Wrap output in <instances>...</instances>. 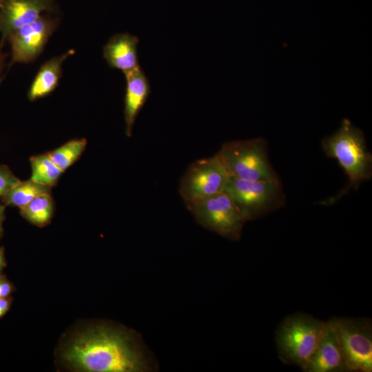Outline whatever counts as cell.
<instances>
[{
  "instance_id": "23",
  "label": "cell",
  "mask_w": 372,
  "mask_h": 372,
  "mask_svg": "<svg viewBox=\"0 0 372 372\" xmlns=\"http://www.w3.org/2000/svg\"><path fill=\"white\" fill-rule=\"evenodd\" d=\"M6 265L4 249L0 247V276L2 274L3 269Z\"/></svg>"
},
{
  "instance_id": "2",
  "label": "cell",
  "mask_w": 372,
  "mask_h": 372,
  "mask_svg": "<svg viewBox=\"0 0 372 372\" xmlns=\"http://www.w3.org/2000/svg\"><path fill=\"white\" fill-rule=\"evenodd\" d=\"M322 149L329 158H335L346 172L349 183L337 197L326 203H332L350 189H357L372 176V155L368 151L363 132L349 119L342 121L340 127L322 141Z\"/></svg>"
},
{
  "instance_id": "22",
  "label": "cell",
  "mask_w": 372,
  "mask_h": 372,
  "mask_svg": "<svg viewBox=\"0 0 372 372\" xmlns=\"http://www.w3.org/2000/svg\"><path fill=\"white\" fill-rule=\"evenodd\" d=\"M5 218V205L0 203V238H1L3 232V223Z\"/></svg>"
},
{
  "instance_id": "1",
  "label": "cell",
  "mask_w": 372,
  "mask_h": 372,
  "mask_svg": "<svg viewBox=\"0 0 372 372\" xmlns=\"http://www.w3.org/2000/svg\"><path fill=\"white\" fill-rule=\"evenodd\" d=\"M62 358L71 369L86 372H144L151 369L145 353L130 332L94 327L76 335Z\"/></svg>"
},
{
  "instance_id": "11",
  "label": "cell",
  "mask_w": 372,
  "mask_h": 372,
  "mask_svg": "<svg viewBox=\"0 0 372 372\" xmlns=\"http://www.w3.org/2000/svg\"><path fill=\"white\" fill-rule=\"evenodd\" d=\"M304 372H349L344 355L335 331L327 321L320 342Z\"/></svg>"
},
{
  "instance_id": "7",
  "label": "cell",
  "mask_w": 372,
  "mask_h": 372,
  "mask_svg": "<svg viewBox=\"0 0 372 372\" xmlns=\"http://www.w3.org/2000/svg\"><path fill=\"white\" fill-rule=\"evenodd\" d=\"M349 371H372V324L367 318H335L329 320Z\"/></svg>"
},
{
  "instance_id": "18",
  "label": "cell",
  "mask_w": 372,
  "mask_h": 372,
  "mask_svg": "<svg viewBox=\"0 0 372 372\" xmlns=\"http://www.w3.org/2000/svg\"><path fill=\"white\" fill-rule=\"evenodd\" d=\"M85 138L73 139L48 153L52 161L63 171L74 164L85 150Z\"/></svg>"
},
{
  "instance_id": "25",
  "label": "cell",
  "mask_w": 372,
  "mask_h": 372,
  "mask_svg": "<svg viewBox=\"0 0 372 372\" xmlns=\"http://www.w3.org/2000/svg\"></svg>"
},
{
  "instance_id": "9",
  "label": "cell",
  "mask_w": 372,
  "mask_h": 372,
  "mask_svg": "<svg viewBox=\"0 0 372 372\" xmlns=\"http://www.w3.org/2000/svg\"><path fill=\"white\" fill-rule=\"evenodd\" d=\"M56 21L41 15L35 21L17 30L10 35L13 62L28 63L43 50L55 29Z\"/></svg>"
},
{
  "instance_id": "13",
  "label": "cell",
  "mask_w": 372,
  "mask_h": 372,
  "mask_svg": "<svg viewBox=\"0 0 372 372\" xmlns=\"http://www.w3.org/2000/svg\"><path fill=\"white\" fill-rule=\"evenodd\" d=\"M138 38L128 32L112 36L103 49V56L108 65L123 74L139 66Z\"/></svg>"
},
{
  "instance_id": "19",
  "label": "cell",
  "mask_w": 372,
  "mask_h": 372,
  "mask_svg": "<svg viewBox=\"0 0 372 372\" xmlns=\"http://www.w3.org/2000/svg\"><path fill=\"white\" fill-rule=\"evenodd\" d=\"M20 180L6 165H0V198H2Z\"/></svg>"
},
{
  "instance_id": "24",
  "label": "cell",
  "mask_w": 372,
  "mask_h": 372,
  "mask_svg": "<svg viewBox=\"0 0 372 372\" xmlns=\"http://www.w3.org/2000/svg\"><path fill=\"white\" fill-rule=\"evenodd\" d=\"M5 63V55L0 50V76L1 74Z\"/></svg>"
},
{
  "instance_id": "21",
  "label": "cell",
  "mask_w": 372,
  "mask_h": 372,
  "mask_svg": "<svg viewBox=\"0 0 372 372\" xmlns=\"http://www.w3.org/2000/svg\"><path fill=\"white\" fill-rule=\"evenodd\" d=\"M12 299L8 296L6 298H0V318L3 317L9 310Z\"/></svg>"
},
{
  "instance_id": "4",
  "label": "cell",
  "mask_w": 372,
  "mask_h": 372,
  "mask_svg": "<svg viewBox=\"0 0 372 372\" xmlns=\"http://www.w3.org/2000/svg\"><path fill=\"white\" fill-rule=\"evenodd\" d=\"M218 154L231 177L254 181L279 180L262 138L225 142Z\"/></svg>"
},
{
  "instance_id": "17",
  "label": "cell",
  "mask_w": 372,
  "mask_h": 372,
  "mask_svg": "<svg viewBox=\"0 0 372 372\" xmlns=\"http://www.w3.org/2000/svg\"><path fill=\"white\" fill-rule=\"evenodd\" d=\"M33 181L49 187L55 185L63 172L47 154L33 156L30 158Z\"/></svg>"
},
{
  "instance_id": "10",
  "label": "cell",
  "mask_w": 372,
  "mask_h": 372,
  "mask_svg": "<svg viewBox=\"0 0 372 372\" xmlns=\"http://www.w3.org/2000/svg\"><path fill=\"white\" fill-rule=\"evenodd\" d=\"M52 0H0V31L8 39L17 30L51 10Z\"/></svg>"
},
{
  "instance_id": "6",
  "label": "cell",
  "mask_w": 372,
  "mask_h": 372,
  "mask_svg": "<svg viewBox=\"0 0 372 372\" xmlns=\"http://www.w3.org/2000/svg\"><path fill=\"white\" fill-rule=\"evenodd\" d=\"M230 175L218 154L193 162L183 176L179 193L187 209L225 191Z\"/></svg>"
},
{
  "instance_id": "8",
  "label": "cell",
  "mask_w": 372,
  "mask_h": 372,
  "mask_svg": "<svg viewBox=\"0 0 372 372\" xmlns=\"http://www.w3.org/2000/svg\"><path fill=\"white\" fill-rule=\"evenodd\" d=\"M188 209L205 229L229 240L240 238L245 220L225 192L212 195Z\"/></svg>"
},
{
  "instance_id": "14",
  "label": "cell",
  "mask_w": 372,
  "mask_h": 372,
  "mask_svg": "<svg viewBox=\"0 0 372 372\" xmlns=\"http://www.w3.org/2000/svg\"><path fill=\"white\" fill-rule=\"evenodd\" d=\"M74 53V50H70L50 59L41 67L28 91V96L30 101L44 97L55 89L61 74L63 61Z\"/></svg>"
},
{
  "instance_id": "12",
  "label": "cell",
  "mask_w": 372,
  "mask_h": 372,
  "mask_svg": "<svg viewBox=\"0 0 372 372\" xmlns=\"http://www.w3.org/2000/svg\"><path fill=\"white\" fill-rule=\"evenodd\" d=\"M124 75L126 79L124 97L125 133L130 137L136 119L151 93V86L148 78L140 65Z\"/></svg>"
},
{
  "instance_id": "16",
  "label": "cell",
  "mask_w": 372,
  "mask_h": 372,
  "mask_svg": "<svg viewBox=\"0 0 372 372\" xmlns=\"http://www.w3.org/2000/svg\"><path fill=\"white\" fill-rule=\"evenodd\" d=\"M54 203L50 193L42 194L20 209L21 216L30 223L43 227L51 220Z\"/></svg>"
},
{
  "instance_id": "20",
  "label": "cell",
  "mask_w": 372,
  "mask_h": 372,
  "mask_svg": "<svg viewBox=\"0 0 372 372\" xmlns=\"http://www.w3.org/2000/svg\"><path fill=\"white\" fill-rule=\"evenodd\" d=\"M14 287L12 284L3 275L0 276V298H6L10 296L13 291Z\"/></svg>"
},
{
  "instance_id": "15",
  "label": "cell",
  "mask_w": 372,
  "mask_h": 372,
  "mask_svg": "<svg viewBox=\"0 0 372 372\" xmlns=\"http://www.w3.org/2000/svg\"><path fill=\"white\" fill-rule=\"evenodd\" d=\"M51 187L43 185L32 179L20 180L1 199L5 205L23 207L38 196L50 193Z\"/></svg>"
},
{
  "instance_id": "5",
  "label": "cell",
  "mask_w": 372,
  "mask_h": 372,
  "mask_svg": "<svg viewBox=\"0 0 372 372\" xmlns=\"http://www.w3.org/2000/svg\"><path fill=\"white\" fill-rule=\"evenodd\" d=\"M224 192L231 198L245 221L264 216L285 203L279 180L254 181L230 176Z\"/></svg>"
},
{
  "instance_id": "3",
  "label": "cell",
  "mask_w": 372,
  "mask_h": 372,
  "mask_svg": "<svg viewBox=\"0 0 372 372\" xmlns=\"http://www.w3.org/2000/svg\"><path fill=\"white\" fill-rule=\"evenodd\" d=\"M325 324L326 322L306 313H296L287 317L276 333L280 360L303 370L317 349Z\"/></svg>"
}]
</instances>
